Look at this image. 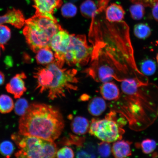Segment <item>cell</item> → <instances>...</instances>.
Masks as SVG:
<instances>
[{"instance_id":"1","label":"cell","mask_w":158,"mask_h":158,"mask_svg":"<svg viewBox=\"0 0 158 158\" xmlns=\"http://www.w3.org/2000/svg\"><path fill=\"white\" fill-rule=\"evenodd\" d=\"M94 23L91 27V64L85 71L87 75L102 83L114 79L120 82L128 78L143 81L146 77L137 66L127 23L110 22L104 18Z\"/></svg>"},{"instance_id":"2","label":"cell","mask_w":158,"mask_h":158,"mask_svg":"<svg viewBox=\"0 0 158 158\" xmlns=\"http://www.w3.org/2000/svg\"><path fill=\"white\" fill-rule=\"evenodd\" d=\"M64 127L62 114L58 109L43 103H31L19 122V134L34 136L54 142Z\"/></svg>"},{"instance_id":"3","label":"cell","mask_w":158,"mask_h":158,"mask_svg":"<svg viewBox=\"0 0 158 158\" xmlns=\"http://www.w3.org/2000/svg\"><path fill=\"white\" fill-rule=\"evenodd\" d=\"M77 74L76 69L63 68L54 61L34 73L36 90L41 94L47 93L50 100L66 97L67 94L78 90Z\"/></svg>"},{"instance_id":"4","label":"cell","mask_w":158,"mask_h":158,"mask_svg":"<svg viewBox=\"0 0 158 158\" xmlns=\"http://www.w3.org/2000/svg\"><path fill=\"white\" fill-rule=\"evenodd\" d=\"M24 25L23 35L30 48L35 53L40 49L50 48L52 37L62 29L56 19L36 14L25 20Z\"/></svg>"},{"instance_id":"5","label":"cell","mask_w":158,"mask_h":158,"mask_svg":"<svg viewBox=\"0 0 158 158\" xmlns=\"http://www.w3.org/2000/svg\"><path fill=\"white\" fill-rule=\"evenodd\" d=\"M11 139L19 150L15 154L18 158H55L58 149L54 142L34 136L15 134Z\"/></svg>"},{"instance_id":"6","label":"cell","mask_w":158,"mask_h":158,"mask_svg":"<svg viewBox=\"0 0 158 158\" xmlns=\"http://www.w3.org/2000/svg\"><path fill=\"white\" fill-rule=\"evenodd\" d=\"M114 114H107L103 119L92 118L89 132L102 141L114 143L122 139L124 131L120 124L116 121Z\"/></svg>"},{"instance_id":"7","label":"cell","mask_w":158,"mask_h":158,"mask_svg":"<svg viewBox=\"0 0 158 158\" xmlns=\"http://www.w3.org/2000/svg\"><path fill=\"white\" fill-rule=\"evenodd\" d=\"M92 51L93 47L88 44L85 35H71L64 62L70 66H84L91 60Z\"/></svg>"},{"instance_id":"8","label":"cell","mask_w":158,"mask_h":158,"mask_svg":"<svg viewBox=\"0 0 158 158\" xmlns=\"http://www.w3.org/2000/svg\"><path fill=\"white\" fill-rule=\"evenodd\" d=\"M69 32L62 29L52 37L51 41L50 48L54 53L55 62L61 67L65 64L64 57L70 40Z\"/></svg>"},{"instance_id":"9","label":"cell","mask_w":158,"mask_h":158,"mask_svg":"<svg viewBox=\"0 0 158 158\" xmlns=\"http://www.w3.org/2000/svg\"><path fill=\"white\" fill-rule=\"evenodd\" d=\"M35 9L36 14L55 19L54 16L56 9L60 8L62 5V0H33Z\"/></svg>"},{"instance_id":"10","label":"cell","mask_w":158,"mask_h":158,"mask_svg":"<svg viewBox=\"0 0 158 158\" xmlns=\"http://www.w3.org/2000/svg\"><path fill=\"white\" fill-rule=\"evenodd\" d=\"M26 78V75L23 73L16 75L6 86L7 91L12 94L16 99L21 98L27 90L24 81Z\"/></svg>"},{"instance_id":"11","label":"cell","mask_w":158,"mask_h":158,"mask_svg":"<svg viewBox=\"0 0 158 158\" xmlns=\"http://www.w3.org/2000/svg\"><path fill=\"white\" fill-rule=\"evenodd\" d=\"M25 22L24 15L19 10H9L5 15L0 16V25L9 23L17 28L21 29L25 25Z\"/></svg>"},{"instance_id":"12","label":"cell","mask_w":158,"mask_h":158,"mask_svg":"<svg viewBox=\"0 0 158 158\" xmlns=\"http://www.w3.org/2000/svg\"><path fill=\"white\" fill-rule=\"evenodd\" d=\"M131 144V142L121 139L114 142L111 147V153L116 158L129 157L132 154Z\"/></svg>"},{"instance_id":"13","label":"cell","mask_w":158,"mask_h":158,"mask_svg":"<svg viewBox=\"0 0 158 158\" xmlns=\"http://www.w3.org/2000/svg\"><path fill=\"white\" fill-rule=\"evenodd\" d=\"M105 13V18L108 21L116 23L123 20L125 11L121 5L113 3L106 8Z\"/></svg>"},{"instance_id":"14","label":"cell","mask_w":158,"mask_h":158,"mask_svg":"<svg viewBox=\"0 0 158 158\" xmlns=\"http://www.w3.org/2000/svg\"><path fill=\"white\" fill-rule=\"evenodd\" d=\"M100 93L104 100H117L120 98L119 89L114 82L110 81L103 83L100 87Z\"/></svg>"},{"instance_id":"15","label":"cell","mask_w":158,"mask_h":158,"mask_svg":"<svg viewBox=\"0 0 158 158\" xmlns=\"http://www.w3.org/2000/svg\"><path fill=\"white\" fill-rule=\"evenodd\" d=\"M121 87L122 92L127 95L137 94L139 88L145 84V82L135 78H128L122 81Z\"/></svg>"},{"instance_id":"16","label":"cell","mask_w":158,"mask_h":158,"mask_svg":"<svg viewBox=\"0 0 158 158\" xmlns=\"http://www.w3.org/2000/svg\"><path fill=\"white\" fill-rule=\"evenodd\" d=\"M89 126V120L81 116L75 117L71 124L72 131L79 135H84L87 133Z\"/></svg>"},{"instance_id":"17","label":"cell","mask_w":158,"mask_h":158,"mask_svg":"<svg viewBox=\"0 0 158 158\" xmlns=\"http://www.w3.org/2000/svg\"><path fill=\"white\" fill-rule=\"evenodd\" d=\"M88 110L91 115L99 116L105 111L106 104L103 98L96 97L90 100L88 105Z\"/></svg>"},{"instance_id":"18","label":"cell","mask_w":158,"mask_h":158,"mask_svg":"<svg viewBox=\"0 0 158 158\" xmlns=\"http://www.w3.org/2000/svg\"><path fill=\"white\" fill-rule=\"evenodd\" d=\"M35 53V59L39 64L47 65L55 60L54 53L50 48L40 49Z\"/></svg>"},{"instance_id":"19","label":"cell","mask_w":158,"mask_h":158,"mask_svg":"<svg viewBox=\"0 0 158 158\" xmlns=\"http://www.w3.org/2000/svg\"><path fill=\"white\" fill-rule=\"evenodd\" d=\"M82 15L88 19H94L98 14L97 5L92 0H86L80 6Z\"/></svg>"},{"instance_id":"20","label":"cell","mask_w":158,"mask_h":158,"mask_svg":"<svg viewBox=\"0 0 158 158\" xmlns=\"http://www.w3.org/2000/svg\"><path fill=\"white\" fill-rule=\"evenodd\" d=\"M151 29L149 26L145 23H139L135 25L134 28V35L137 38L146 39L151 35Z\"/></svg>"},{"instance_id":"21","label":"cell","mask_w":158,"mask_h":158,"mask_svg":"<svg viewBox=\"0 0 158 158\" xmlns=\"http://www.w3.org/2000/svg\"><path fill=\"white\" fill-rule=\"evenodd\" d=\"M15 104L12 98L6 94L0 96V112L6 114L10 112L14 108Z\"/></svg>"},{"instance_id":"22","label":"cell","mask_w":158,"mask_h":158,"mask_svg":"<svg viewBox=\"0 0 158 158\" xmlns=\"http://www.w3.org/2000/svg\"><path fill=\"white\" fill-rule=\"evenodd\" d=\"M140 68L141 72L145 76H151L155 74L156 65L155 61L152 59H145L141 62Z\"/></svg>"},{"instance_id":"23","label":"cell","mask_w":158,"mask_h":158,"mask_svg":"<svg viewBox=\"0 0 158 158\" xmlns=\"http://www.w3.org/2000/svg\"><path fill=\"white\" fill-rule=\"evenodd\" d=\"M130 7L129 11L132 19L139 20L143 18L145 14V7L140 4L134 3Z\"/></svg>"},{"instance_id":"24","label":"cell","mask_w":158,"mask_h":158,"mask_svg":"<svg viewBox=\"0 0 158 158\" xmlns=\"http://www.w3.org/2000/svg\"><path fill=\"white\" fill-rule=\"evenodd\" d=\"M10 29L6 26L0 25V47L4 50L5 45L11 38Z\"/></svg>"},{"instance_id":"25","label":"cell","mask_w":158,"mask_h":158,"mask_svg":"<svg viewBox=\"0 0 158 158\" xmlns=\"http://www.w3.org/2000/svg\"><path fill=\"white\" fill-rule=\"evenodd\" d=\"M27 101L24 98H19L16 102L14 108L16 114L22 116L26 112L29 106Z\"/></svg>"},{"instance_id":"26","label":"cell","mask_w":158,"mask_h":158,"mask_svg":"<svg viewBox=\"0 0 158 158\" xmlns=\"http://www.w3.org/2000/svg\"><path fill=\"white\" fill-rule=\"evenodd\" d=\"M77 9L76 6L72 3H67L63 5L61 8L62 15L64 17L69 18L76 15Z\"/></svg>"},{"instance_id":"27","label":"cell","mask_w":158,"mask_h":158,"mask_svg":"<svg viewBox=\"0 0 158 158\" xmlns=\"http://www.w3.org/2000/svg\"><path fill=\"white\" fill-rule=\"evenodd\" d=\"M110 143L102 141L98 144L97 148L98 156L101 157H108L111 153V146Z\"/></svg>"},{"instance_id":"28","label":"cell","mask_w":158,"mask_h":158,"mask_svg":"<svg viewBox=\"0 0 158 158\" xmlns=\"http://www.w3.org/2000/svg\"><path fill=\"white\" fill-rule=\"evenodd\" d=\"M157 147V143L155 140L146 139L143 140L141 143V149L143 152L146 154L153 153Z\"/></svg>"},{"instance_id":"29","label":"cell","mask_w":158,"mask_h":158,"mask_svg":"<svg viewBox=\"0 0 158 158\" xmlns=\"http://www.w3.org/2000/svg\"><path fill=\"white\" fill-rule=\"evenodd\" d=\"M14 150V145L10 141H4L0 144V153L6 157H10Z\"/></svg>"},{"instance_id":"30","label":"cell","mask_w":158,"mask_h":158,"mask_svg":"<svg viewBox=\"0 0 158 158\" xmlns=\"http://www.w3.org/2000/svg\"><path fill=\"white\" fill-rule=\"evenodd\" d=\"M63 143L65 145H76L77 147H82L84 145L85 142V138L79 137L76 135H70L68 138L62 141Z\"/></svg>"},{"instance_id":"31","label":"cell","mask_w":158,"mask_h":158,"mask_svg":"<svg viewBox=\"0 0 158 158\" xmlns=\"http://www.w3.org/2000/svg\"><path fill=\"white\" fill-rule=\"evenodd\" d=\"M74 153L72 148L65 147L61 148L57 151L56 157L58 158H74Z\"/></svg>"},{"instance_id":"32","label":"cell","mask_w":158,"mask_h":158,"mask_svg":"<svg viewBox=\"0 0 158 158\" xmlns=\"http://www.w3.org/2000/svg\"><path fill=\"white\" fill-rule=\"evenodd\" d=\"M133 3L140 4L144 7H152L156 3L158 2V0H130Z\"/></svg>"},{"instance_id":"33","label":"cell","mask_w":158,"mask_h":158,"mask_svg":"<svg viewBox=\"0 0 158 158\" xmlns=\"http://www.w3.org/2000/svg\"><path fill=\"white\" fill-rule=\"evenodd\" d=\"M110 0H98V13L99 14L105 10Z\"/></svg>"},{"instance_id":"34","label":"cell","mask_w":158,"mask_h":158,"mask_svg":"<svg viewBox=\"0 0 158 158\" xmlns=\"http://www.w3.org/2000/svg\"><path fill=\"white\" fill-rule=\"evenodd\" d=\"M76 155L77 158H91L90 155L84 149L83 146L77 148Z\"/></svg>"},{"instance_id":"35","label":"cell","mask_w":158,"mask_h":158,"mask_svg":"<svg viewBox=\"0 0 158 158\" xmlns=\"http://www.w3.org/2000/svg\"><path fill=\"white\" fill-rule=\"evenodd\" d=\"M152 13L154 19L158 22V2L156 3L152 7Z\"/></svg>"},{"instance_id":"36","label":"cell","mask_w":158,"mask_h":158,"mask_svg":"<svg viewBox=\"0 0 158 158\" xmlns=\"http://www.w3.org/2000/svg\"><path fill=\"white\" fill-rule=\"evenodd\" d=\"M5 77L4 75L0 71V85H2L4 83Z\"/></svg>"},{"instance_id":"37","label":"cell","mask_w":158,"mask_h":158,"mask_svg":"<svg viewBox=\"0 0 158 158\" xmlns=\"http://www.w3.org/2000/svg\"><path fill=\"white\" fill-rule=\"evenodd\" d=\"M89 98V97L88 95H83L81 96V100L82 101H86Z\"/></svg>"},{"instance_id":"38","label":"cell","mask_w":158,"mask_h":158,"mask_svg":"<svg viewBox=\"0 0 158 158\" xmlns=\"http://www.w3.org/2000/svg\"><path fill=\"white\" fill-rule=\"evenodd\" d=\"M156 60L157 61V64H158V53L157 54V56H156Z\"/></svg>"},{"instance_id":"39","label":"cell","mask_w":158,"mask_h":158,"mask_svg":"<svg viewBox=\"0 0 158 158\" xmlns=\"http://www.w3.org/2000/svg\"><path fill=\"white\" fill-rule=\"evenodd\" d=\"M1 49H0V56H1Z\"/></svg>"},{"instance_id":"40","label":"cell","mask_w":158,"mask_h":158,"mask_svg":"<svg viewBox=\"0 0 158 158\" xmlns=\"http://www.w3.org/2000/svg\"></svg>"}]
</instances>
